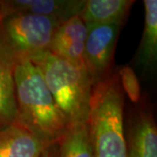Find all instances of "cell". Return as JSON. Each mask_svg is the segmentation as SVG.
<instances>
[{"instance_id": "1", "label": "cell", "mask_w": 157, "mask_h": 157, "mask_svg": "<svg viewBox=\"0 0 157 157\" xmlns=\"http://www.w3.org/2000/svg\"><path fill=\"white\" fill-rule=\"evenodd\" d=\"M17 121L45 146L58 143L70 123L58 107L39 69L29 59L12 69Z\"/></svg>"}, {"instance_id": "2", "label": "cell", "mask_w": 157, "mask_h": 157, "mask_svg": "<svg viewBox=\"0 0 157 157\" xmlns=\"http://www.w3.org/2000/svg\"><path fill=\"white\" fill-rule=\"evenodd\" d=\"M124 96L117 75L93 87L86 123L95 157H128Z\"/></svg>"}, {"instance_id": "3", "label": "cell", "mask_w": 157, "mask_h": 157, "mask_svg": "<svg viewBox=\"0 0 157 157\" xmlns=\"http://www.w3.org/2000/svg\"><path fill=\"white\" fill-rule=\"evenodd\" d=\"M30 60L39 69L55 103L69 123L86 122L93 84L85 66L73 64L49 50Z\"/></svg>"}, {"instance_id": "4", "label": "cell", "mask_w": 157, "mask_h": 157, "mask_svg": "<svg viewBox=\"0 0 157 157\" xmlns=\"http://www.w3.org/2000/svg\"><path fill=\"white\" fill-rule=\"evenodd\" d=\"M59 25L49 17L31 14L0 18V59L13 69L17 63L47 51Z\"/></svg>"}, {"instance_id": "5", "label": "cell", "mask_w": 157, "mask_h": 157, "mask_svg": "<svg viewBox=\"0 0 157 157\" xmlns=\"http://www.w3.org/2000/svg\"><path fill=\"white\" fill-rule=\"evenodd\" d=\"M121 27L120 24H104L88 28L85 45L84 65L93 87L110 75Z\"/></svg>"}, {"instance_id": "6", "label": "cell", "mask_w": 157, "mask_h": 157, "mask_svg": "<svg viewBox=\"0 0 157 157\" xmlns=\"http://www.w3.org/2000/svg\"><path fill=\"white\" fill-rule=\"evenodd\" d=\"M86 0H0V18L11 14H31L58 23L78 15Z\"/></svg>"}, {"instance_id": "7", "label": "cell", "mask_w": 157, "mask_h": 157, "mask_svg": "<svg viewBox=\"0 0 157 157\" xmlns=\"http://www.w3.org/2000/svg\"><path fill=\"white\" fill-rule=\"evenodd\" d=\"M88 29L78 15L59 25L51 39L48 50L75 65H84V50Z\"/></svg>"}, {"instance_id": "8", "label": "cell", "mask_w": 157, "mask_h": 157, "mask_svg": "<svg viewBox=\"0 0 157 157\" xmlns=\"http://www.w3.org/2000/svg\"><path fill=\"white\" fill-rule=\"evenodd\" d=\"M128 157H157V128L151 112L141 110L130 121Z\"/></svg>"}, {"instance_id": "9", "label": "cell", "mask_w": 157, "mask_h": 157, "mask_svg": "<svg viewBox=\"0 0 157 157\" xmlns=\"http://www.w3.org/2000/svg\"><path fill=\"white\" fill-rule=\"evenodd\" d=\"M46 147L19 123L0 126V157H40Z\"/></svg>"}, {"instance_id": "10", "label": "cell", "mask_w": 157, "mask_h": 157, "mask_svg": "<svg viewBox=\"0 0 157 157\" xmlns=\"http://www.w3.org/2000/svg\"><path fill=\"white\" fill-rule=\"evenodd\" d=\"M134 3L132 0H86L78 16L87 29L104 24L122 25Z\"/></svg>"}, {"instance_id": "11", "label": "cell", "mask_w": 157, "mask_h": 157, "mask_svg": "<svg viewBox=\"0 0 157 157\" xmlns=\"http://www.w3.org/2000/svg\"><path fill=\"white\" fill-rule=\"evenodd\" d=\"M144 29L135 56L138 67L145 73H153L157 62V1L144 0Z\"/></svg>"}, {"instance_id": "12", "label": "cell", "mask_w": 157, "mask_h": 157, "mask_svg": "<svg viewBox=\"0 0 157 157\" xmlns=\"http://www.w3.org/2000/svg\"><path fill=\"white\" fill-rule=\"evenodd\" d=\"M58 143L59 157H95L86 122L70 124Z\"/></svg>"}, {"instance_id": "13", "label": "cell", "mask_w": 157, "mask_h": 157, "mask_svg": "<svg viewBox=\"0 0 157 157\" xmlns=\"http://www.w3.org/2000/svg\"><path fill=\"white\" fill-rule=\"evenodd\" d=\"M0 121L3 125L17 123L15 86L12 68L0 59Z\"/></svg>"}, {"instance_id": "14", "label": "cell", "mask_w": 157, "mask_h": 157, "mask_svg": "<svg viewBox=\"0 0 157 157\" xmlns=\"http://www.w3.org/2000/svg\"><path fill=\"white\" fill-rule=\"evenodd\" d=\"M119 75L121 88L127 93L130 101L134 103L139 102L140 98V82L133 68L124 67L120 70Z\"/></svg>"}, {"instance_id": "15", "label": "cell", "mask_w": 157, "mask_h": 157, "mask_svg": "<svg viewBox=\"0 0 157 157\" xmlns=\"http://www.w3.org/2000/svg\"><path fill=\"white\" fill-rule=\"evenodd\" d=\"M40 157H59V143L52 144L48 147H46L45 151Z\"/></svg>"}, {"instance_id": "16", "label": "cell", "mask_w": 157, "mask_h": 157, "mask_svg": "<svg viewBox=\"0 0 157 157\" xmlns=\"http://www.w3.org/2000/svg\"><path fill=\"white\" fill-rule=\"evenodd\" d=\"M1 125H3V124L1 123V121H0V126H1Z\"/></svg>"}]
</instances>
